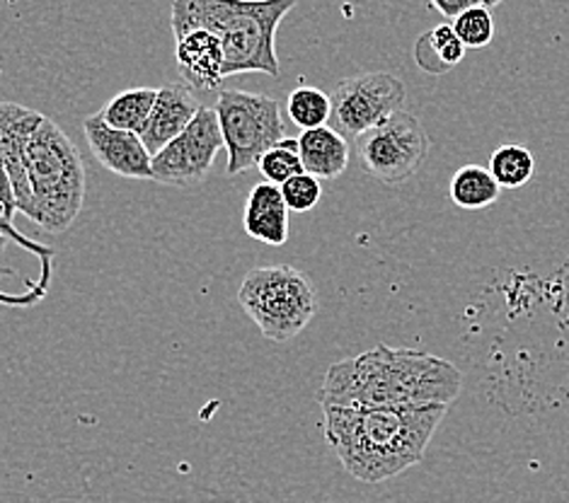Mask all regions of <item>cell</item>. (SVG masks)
<instances>
[{
    "label": "cell",
    "instance_id": "cell-11",
    "mask_svg": "<svg viewBox=\"0 0 569 503\" xmlns=\"http://www.w3.org/2000/svg\"><path fill=\"white\" fill-rule=\"evenodd\" d=\"M44 114L18 102H0V162H3L12 189H16L18 213L32 219V192L24 172V148Z\"/></svg>",
    "mask_w": 569,
    "mask_h": 503
},
{
    "label": "cell",
    "instance_id": "cell-15",
    "mask_svg": "<svg viewBox=\"0 0 569 503\" xmlns=\"http://www.w3.org/2000/svg\"><path fill=\"white\" fill-rule=\"evenodd\" d=\"M303 170L318 180H337L349 165V143L332 127L308 129L298 135Z\"/></svg>",
    "mask_w": 569,
    "mask_h": 503
},
{
    "label": "cell",
    "instance_id": "cell-4",
    "mask_svg": "<svg viewBox=\"0 0 569 503\" xmlns=\"http://www.w3.org/2000/svg\"><path fill=\"white\" fill-rule=\"evenodd\" d=\"M24 172L32 192V223L47 233H66L83 211L86 165L66 131L49 117L24 148Z\"/></svg>",
    "mask_w": 569,
    "mask_h": 503
},
{
    "label": "cell",
    "instance_id": "cell-23",
    "mask_svg": "<svg viewBox=\"0 0 569 503\" xmlns=\"http://www.w3.org/2000/svg\"><path fill=\"white\" fill-rule=\"evenodd\" d=\"M281 197H283V201H287L291 213H308L320 203L322 187H320L318 177L301 172V174L291 177L289 182L281 184Z\"/></svg>",
    "mask_w": 569,
    "mask_h": 503
},
{
    "label": "cell",
    "instance_id": "cell-21",
    "mask_svg": "<svg viewBox=\"0 0 569 503\" xmlns=\"http://www.w3.org/2000/svg\"><path fill=\"white\" fill-rule=\"evenodd\" d=\"M257 168L264 174L267 182H272L281 187L283 182H289L291 177L306 172L303 162H301V151H298V139H281L277 145L269 148V151L257 162Z\"/></svg>",
    "mask_w": 569,
    "mask_h": 503
},
{
    "label": "cell",
    "instance_id": "cell-25",
    "mask_svg": "<svg viewBox=\"0 0 569 503\" xmlns=\"http://www.w3.org/2000/svg\"><path fill=\"white\" fill-rule=\"evenodd\" d=\"M0 213L12 223V219L18 215V201H16V189H12L10 174L6 170L3 162H0Z\"/></svg>",
    "mask_w": 569,
    "mask_h": 503
},
{
    "label": "cell",
    "instance_id": "cell-19",
    "mask_svg": "<svg viewBox=\"0 0 569 503\" xmlns=\"http://www.w3.org/2000/svg\"><path fill=\"white\" fill-rule=\"evenodd\" d=\"M492 177L501 189H521L533 180L536 174V158L523 145L507 143L499 145L497 151L490 155V168Z\"/></svg>",
    "mask_w": 569,
    "mask_h": 503
},
{
    "label": "cell",
    "instance_id": "cell-7",
    "mask_svg": "<svg viewBox=\"0 0 569 503\" xmlns=\"http://www.w3.org/2000/svg\"><path fill=\"white\" fill-rule=\"evenodd\" d=\"M431 139L415 114L396 112L383 124L366 131L359 139L363 168L388 187L405 184L425 165Z\"/></svg>",
    "mask_w": 569,
    "mask_h": 503
},
{
    "label": "cell",
    "instance_id": "cell-3",
    "mask_svg": "<svg viewBox=\"0 0 569 503\" xmlns=\"http://www.w3.org/2000/svg\"><path fill=\"white\" fill-rule=\"evenodd\" d=\"M298 0H172V34L204 27L223 44V78H279L277 30Z\"/></svg>",
    "mask_w": 569,
    "mask_h": 503
},
{
    "label": "cell",
    "instance_id": "cell-20",
    "mask_svg": "<svg viewBox=\"0 0 569 503\" xmlns=\"http://www.w3.org/2000/svg\"><path fill=\"white\" fill-rule=\"evenodd\" d=\"M287 107L293 124L303 131L328 127V121L332 117L330 94L310 85H298L296 90H291Z\"/></svg>",
    "mask_w": 569,
    "mask_h": 503
},
{
    "label": "cell",
    "instance_id": "cell-8",
    "mask_svg": "<svg viewBox=\"0 0 569 503\" xmlns=\"http://www.w3.org/2000/svg\"><path fill=\"white\" fill-rule=\"evenodd\" d=\"M332 117L330 124L345 139H361L366 131L376 129L400 112L408 102V88L392 73H361L342 80L330 94Z\"/></svg>",
    "mask_w": 569,
    "mask_h": 503
},
{
    "label": "cell",
    "instance_id": "cell-26",
    "mask_svg": "<svg viewBox=\"0 0 569 503\" xmlns=\"http://www.w3.org/2000/svg\"><path fill=\"white\" fill-rule=\"evenodd\" d=\"M429 6L437 12H441L446 20H456L458 16H463L466 10L482 6V3L480 0H429Z\"/></svg>",
    "mask_w": 569,
    "mask_h": 503
},
{
    "label": "cell",
    "instance_id": "cell-27",
    "mask_svg": "<svg viewBox=\"0 0 569 503\" xmlns=\"http://www.w3.org/2000/svg\"><path fill=\"white\" fill-rule=\"evenodd\" d=\"M480 3H482L485 8H497V6L505 3V0H480Z\"/></svg>",
    "mask_w": 569,
    "mask_h": 503
},
{
    "label": "cell",
    "instance_id": "cell-13",
    "mask_svg": "<svg viewBox=\"0 0 569 503\" xmlns=\"http://www.w3.org/2000/svg\"><path fill=\"white\" fill-rule=\"evenodd\" d=\"M174 63L189 88L213 90L223 80V44L204 27L174 37Z\"/></svg>",
    "mask_w": 569,
    "mask_h": 503
},
{
    "label": "cell",
    "instance_id": "cell-18",
    "mask_svg": "<svg viewBox=\"0 0 569 503\" xmlns=\"http://www.w3.org/2000/svg\"><path fill=\"white\" fill-rule=\"evenodd\" d=\"M156 98H158L156 88H131L114 94V98L104 104V110L100 114L107 124L114 129L141 133L148 114L153 110Z\"/></svg>",
    "mask_w": 569,
    "mask_h": 503
},
{
    "label": "cell",
    "instance_id": "cell-16",
    "mask_svg": "<svg viewBox=\"0 0 569 503\" xmlns=\"http://www.w3.org/2000/svg\"><path fill=\"white\" fill-rule=\"evenodd\" d=\"M466 44L460 42L453 24H439L425 32L412 47L415 63L427 76H443L466 59Z\"/></svg>",
    "mask_w": 569,
    "mask_h": 503
},
{
    "label": "cell",
    "instance_id": "cell-17",
    "mask_svg": "<svg viewBox=\"0 0 569 503\" xmlns=\"http://www.w3.org/2000/svg\"><path fill=\"white\" fill-rule=\"evenodd\" d=\"M501 187L492 177V172L480 165H466L451 177L449 197L458 209L463 211H482L497 203Z\"/></svg>",
    "mask_w": 569,
    "mask_h": 503
},
{
    "label": "cell",
    "instance_id": "cell-5",
    "mask_svg": "<svg viewBox=\"0 0 569 503\" xmlns=\"http://www.w3.org/2000/svg\"><path fill=\"white\" fill-rule=\"evenodd\" d=\"M238 303L269 342H291L318 312V291L303 271L289 264L252 269L242 279Z\"/></svg>",
    "mask_w": 569,
    "mask_h": 503
},
{
    "label": "cell",
    "instance_id": "cell-2",
    "mask_svg": "<svg viewBox=\"0 0 569 503\" xmlns=\"http://www.w3.org/2000/svg\"><path fill=\"white\" fill-rule=\"evenodd\" d=\"M449 406H322V433L351 477L381 484L425 460Z\"/></svg>",
    "mask_w": 569,
    "mask_h": 503
},
{
    "label": "cell",
    "instance_id": "cell-12",
    "mask_svg": "<svg viewBox=\"0 0 569 503\" xmlns=\"http://www.w3.org/2000/svg\"><path fill=\"white\" fill-rule=\"evenodd\" d=\"M201 110L194 100V92L189 85L170 83L158 90V98L151 114L146 119V127L141 129V141L148 148V153L158 155L162 148L192 124V119Z\"/></svg>",
    "mask_w": 569,
    "mask_h": 503
},
{
    "label": "cell",
    "instance_id": "cell-24",
    "mask_svg": "<svg viewBox=\"0 0 569 503\" xmlns=\"http://www.w3.org/2000/svg\"><path fill=\"white\" fill-rule=\"evenodd\" d=\"M6 240H8V235L3 233V228H0V252H3ZM0 274L12 276V269L0 266ZM44 295H47L44 285H37V289H30L27 293H3V291H0V305H8V308H32L39 301H44Z\"/></svg>",
    "mask_w": 569,
    "mask_h": 503
},
{
    "label": "cell",
    "instance_id": "cell-9",
    "mask_svg": "<svg viewBox=\"0 0 569 503\" xmlns=\"http://www.w3.org/2000/svg\"><path fill=\"white\" fill-rule=\"evenodd\" d=\"M221 148H226V143L219 117L216 110L201 107L192 124L153 155V180L172 187L204 182Z\"/></svg>",
    "mask_w": 569,
    "mask_h": 503
},
{
    "label": "cell",
    "instance_id": "cell-22",
    "mask_svg": "<svg viewBox=\"0 0 569 503\" xmlns=\"http://www.w3.org/2000/svg\"><path fill=\"white\" fill-rule=\"evenodd\" d=\"M451 24L460 42L466 44V49H485L487 44H492L495 18L490 8L485 6L470 8L463 12V16H458Z\"/></svg>",
    "mask_w": 569,
    "mask_h": 503
},
{
    "label": "cell",
    "instance_id": "cell-14",
    "mask_svg": "<svg viewBox=\"0 0 569 503\" xmlns=\"http://www.w3.org/2000/svg\"><path fill=\"white\" fill-rule=\"evenodd\" d=\"M289 207L281 197V187L262 182L248 194L242 225L252 240H260L272 248H281L289 240Z\"/></svg>",
    "mask_w": 569,
    "mask_h": 503
},
{
    "label": "cell",
    "instance_id": "cell-1",
    "mask_svg": "<svg viewBox=\"0 0 569 503\" xmlns=\"http://www.w3.org/2000/svg\"><path fill=\"white\" fill-rule=\"evenodd\" d=\"M463 390V373L451 361L417 349L378 344L332 363L322 378V406L373 410V406L453 404Z\"/></svg>",
    "mask_w": 569,
    "mask_h": 503
},
{
    "label": "cell",
    "instance_id": "cell-10",
    "mask_svg": "<svg viewBox=\"0 0 569 503\" xmlns=\"http://www.w3.org/2000/svg\"><path fill=\"white\" fill-rule=\"evenodd\" d=\"M83 131L92 158L104 170L127 180H153V155L139 133L110 127L100 112L86 117Z\"/></svg>",
    "mask_w": 569,
    "mask_h": 503
},
{
    "label": "cell",
    "instance_id": "cell-6",
    "mask_svg": "<svg viewBox=\"0 0 569 503\" xmlns=\"http://www.w3.org/2000/svg\"><path fill=\"white\" fill-rule=\"evenodd\" d=\"M213 110L219 117L228 151V177L257 168V162L269 148L287 139V124L281 119L279 102L269 94L221 90Z\"/></svg>",
    "mask_w": 569,
    "mask_h": 503
}]
</instances>
